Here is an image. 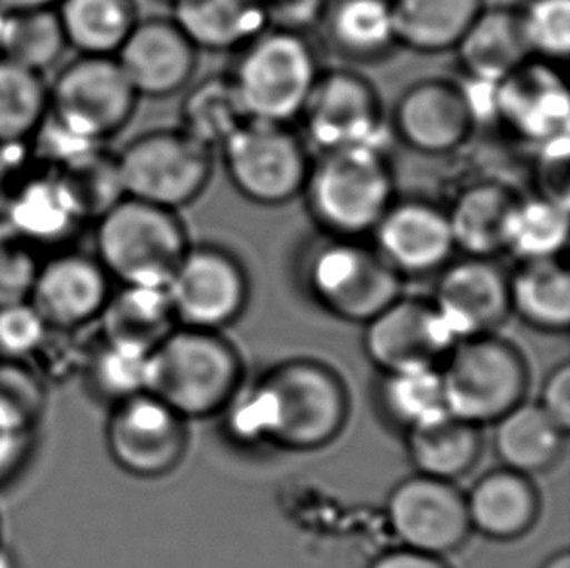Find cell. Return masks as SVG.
<instances>
[{
  "label": "cell",
  "instance_id": "14",
  "mask_svg": "<svg viewBox=\"0 0 570 568\" xmlns=\"http://www.w3.org/2000/svg\"><path fill=\"white\" fill-rule=\"evenodd\" d=\"M387 523L400 547L446 557L471 533L465 494L455 483L415 476L393 487L385 502Z\"/></svg>",
  "mask_w": 570,
  "mask_h": 568
},
{
  "label": "cell",
  "instance_id": "6",
  "mask_svg": "<svg viewBox=\"0 0 570 568\" xmlns=\"http://www.w3.org/2000/svg\"><path fill=\"white\" fill-rule=\"evenodd\" d=\"M322 70L306 36L267 28L239 49L230 77L249 119L294 124Z\"/></svg>",
  "mask_w": 570,
  "mask_h": 568
},
{
  "label": "cell",
  "instance_id": "29",
  "mask_svg": "<svg viewBox=\"0 0 570 568\" xmlns=\"http://www.w3.org/2000/svg\"><path fill=\"white\" fill-rule=\"evenodd\" d=\"M170 8L171 20L199 51H239L267 30L262 0H174Z\"/></svg>",
  "mask_w": 570,
  "mask_h": 568
},
{
  "label": "cell",
  "instance_id": "55",
  "mask_svg": "<svg viewBox=\"0 0 570 568\" xmlns=\"http://www.w3.org/2000/svg\"><path fill=\"white\" fill-rule=\"evenodd\" d=\"M163 2H168V4H171V2H174V0H163Z\"/></svg>",
  "mask_w": 570,
  "mask_h": 568
},
{
  "label": "cell",
  "instance_id": "24",
  "mask_svg": "<svg viewBox=\"0 0 570 568\" xmlns=\"http://www.w3.org/2000/svg\"><path fill=\"white\" fill-rule=\"evenodd\" d=\"M465 80L497 86L533 59L520 8L485 7L454 49Z\"/></svg>",
  "mask_w": 570,
  "mask_h": 568
},
{
  "label": "cell",
  "instance_id": "52",
  "mask_svg": "<svg viewBox=\"0 0 570 568\" xmlns=\"http://www.w3.org/2000/svg\"><path fill=\"white\" fill-rule=\"evenodd\" d=\"M541 568H570L569 551H559V554L551 555L548 561L541 565Z\"/></svg>",
  "mask_w": 570,
  "mask_h": 568
},
{
  "label": "cell",
  "instance_id": "9",
  "mask_svg": "<svg viewBox=\"0 0 570 568\" xmlns=\"http://www.w3.org/2000/svg\"><path fill=\"white\" fill-rule=\"evenodd\" d=\"M139 100L116 57L77 55L49 82V117L90 145H106L125 131Z\"/></svg>",
  "mask_w": 570,
  "mask_h": 568
},
{
  "label": "cell",
  "instance_id": "10",
  "mask_svg": "<svg viewBox=\"0 0 570 568\" xmlns=\"http://www.w3.org/2000/svg\"><path fill=\"white\" fill-rule=\"evenodd\" d=\"M226 176L244 199L281 207L301 197L312 168V153L293 124L247 119L220 146Z\"/></svg>",
  "mask_w": 570,
  "mask_h": 568
},
{
  "label": "cell",
  "instance_id": "49",
  "mask_svg": "<svg viewBox=\"0 0 570 568\" xmlns=\"http://www.w3.org/2000/svg\"><path fill=\"white\" fill-rule=\"evenodd\" d=\"M368 568H450L444 557L421 554L407 547H397L379 555Z\"/></svg>",
  "mask_w": 570,
  "mask_h": 568
},
{
  "label": "cell",
  "instance_id": "37",
  "mask_svg": "<svg viewBox=\"0 0 570 568\" xmlns=\"http://www.w3.org/2000/svg\"><path fill=\"white\" fill-rule=\"evenodd\" d=\"M47 114L46 75L0 57V146L30 145Z\"/></svg>",
  "mask_w": 570,
  "mask_h": 568
},
{
  "label": "cell",
  "instance_id": "34",
  "mask_svg": "<svg viewBox=\"0 0 570 568\" xmlns=\"http://www.w3.org/2000/svg\"><path fill=\"white\" fill-rule=\"evenodd\" d=\"M179 116V127L213 150H220L249 119L230 72L208 75L187 86Z\"/></svg>",
  "mask_w": 570,
  "mask_h": 568
},
{
  "label": "cell",
  "instance_id": "45",
  "mask_svg": "<svg viewBox=\"0 0 570 568\" xmlns=\"http://www.w3.org/2000/svg\"><path fill=\"white\" fill-rule=\"evenodd\" d=\"M327 4L330 0H262L267 28L301 36L320 28Z\"/></svg>",
  "mask_w": 570,
  "mask_h": 568
},
{
  "label": "cell",
  "instance_id": "20",
  "mask_svg": "<svg viewBox=\"0 0 570 568\" xmlns=\"http://www.w3.org/2000/svg\"><path fill=\"white\" fill-rule=\"evenodd\" d=\"M454 345L431 300L401 294L364 323V351L382 374L440 366Z\"/></svg>",
  "mask_w": 570,
  "mask_h": 568
},
{
  "label": "cell",
  "instance_id": "4",
  "mask_svg": "<svg viewBox=\"0 0 570 568\" xmlns=\"http://www.w3.org/2000/svg\"><path fill=\"white\" fill-rule=\"evenodd\" d=\"M244 364L220 331L178 325L148 356V393L181 419L218 415L238 393Z\"/></svg>",
  "mask_w": 570,
  "mask_h": 568
},
{
  "label": "cell",
  "instance_id": "51",
  "mask_svg": "<svg viewBox=\"0 0 570 568\" xmlns=\"http://www.w3.org/2000/svg\"><path fill=\"white\" fill-rule=\"evenodd\" d=\"M59 0H0V10H36V8H55Z\"/></svg>",
  "mask_w": 570,
  "mask_h": 568
},
{
  "label": "cell",
  "instance_id": "18",
  "mask_svg": "<svg viewBox=\"0 0 570 568\" xmlns=\"http://www.w3.org/2000/svg\"><path fill=\"white\" fill-rule=\"evenodd\" d=\"M493 121L522 145H549L569 137L570 98L553 62L530 59L494 86Z\"/></svg>",
  "mask_w": 570,
  "mask_h": 568
},
{
  "label": "cell",
  "instance_id": "5",
  "mask_svg": "<svg viewBox=\"0 0 570 568\" xmlns=\"http://www.w3.org/2000/svg\"><path fill=\"white\" fill-rule=\"evenodd\" d=\"M94 255L116 284L166 286L191 246L178 210L124 197L92 224Z\"/></svg>",
  "mask_w": 570,
  "mask_h": 568
},
{
  "label": "cell",
  "instance_id": "30",
  "mask_svg": "<svg viewBox=\"0 0 570 568\" xmlns=\"http://www.w3.org/2000/svg\"><path fill=\"white\" fill-rule=\"evenodd\" d=\"M397 46L423 55L454 51L485 0H390Z\"/></svg>",
  "mask_w": 570,
  "mask_h": 568
},
{
  "label": "cell",
  "instance_id": "21",
  "mask_svg": "<svg viewBox=\"0 0 570 568\" xmlns=\"http://www.w3.org/2000/svg\"><path fill=\"white\" fill-rule=\"evenodd\" d=\"M116 61L139 98H170L191 85L199 49L178 23L164 16L140 18L117 51Z\"/></svg>",
  "mask_w": 570,
  "mask_h": 568
},
{
  "label": "cell",
  "instance_id": "3",
  "mask_svg": "<svg viewBox=\"0 0 570 568\" xmlns=\"http://www.w3.org/2000/svg\"><path fill=\"white\" fill-rule=\"evenodd\" d=\"M302 195L317 232L366 238L397 199L392 161L382 146L320 153Z\"/></svg>",
  "mask_w": 570,
  "mask_h": 568
},
{
  "label": "cell",
  "instance_id": "42",
  "mask_svg": "<svg viewBox=\"0 0 570 568\" xmlns=\"http://www.w3.org/2000/svg\"><path fill=\"white\" fill-rule=\"evenodd\" d=\"M533 59L567 61L570 55V0H530L520 8Z\"/></svg>",
  "mask_w": 570,
  "mask_h": 568
},
{
  "label": "cell",
  "instance_id": "39",
  "mask_svg": "<svg viewBox=\"0 0 570 568\" xmlns=\"http://www.w3.org/2000/svg\"><path fill=\"white\" fill-rule=\"evenodd\" d=\"M148 356L150 353L100 337L86 351L80 369L86 392L108 408L147 392Z\"/></svg>",
  "mask_w": 570,
  "mask_h": 568
},
{
  "label": "cell",
  "instance_id": "48",
  "mask_svg": "<svg viewBox=\"0 0 570 568\" xmlns=\"http://www.w3.org/2000/svg\"><path fill=\"white\" fill-rule=\"evenodd\" d=\"M541 411L569 432L570 427V366L567 362L549 372L541 385L540 400L535 401Z\"/></svg>",
  "mask_w": 570,
  "mask_h": 568
},
{
  "label": "cell",
  "instance_id": "8",
  "mask_svg": "<svg viewBox=\"0 0 570 568\" xmlns=\"http://www.w3.org/2000/svg\"><path fill=\"white\" fill-rule=\"evenodd\" d=\"M450 415L493 424L525 400L528 366L517 346L494 335L458 341L440 364Z\"/></svg>",
  "mask_w": 570,
  "mask_h": 568
},
{
  "label": "cell",
  "instance_id": "47",
  "mask_svg": "<svg viewBox=\"0 0 570 568\" xmlns=\"http://www.w3.org/2000/svg\"><path fill=\"white\" fill-rule=\"evenodd\" d=\"M538 150V195L569 203V137L553 140Z\"/></svg>",
  "mask_w": 570,
  "mask_h": 568
},
{
  "label": "cell",
  "instance_id": "15",
  "mask_svg": "<svg viewBox=\"0 0 570 568\" xmlns=\"http://www.w3.org/2000/svg\"><path fill=\"white\" fill-rule=\"evenodd\" d=\"M387 125L409 150L446 156L470 143L478 116L462 80L423 78L401 92Z\"/></svg>",
  "mask_w": 570,
  "mask_h": 568
},
{
  "label": "cell",
  "instance_id": "19",
  "mask_svg": "<svg viewBox=\"0 0 570 568\" xmlns=\"http://www.w3.org/2000/svg\"><path fill=\"white\" fill-rule=\"evenodd\" d=\"M371 238L401 278L436 277L455 254L446 207L421 197L393 200Z\"/></svg>",
  "mask_w": 570,
  "mask_h": 568
},
{
  "label": "cell",
  "instance_id": "41",
  "mask_svg": "<svg viewBox=\"0 0 570 568\" xmlns=\"http://www.w3.org/2000/svg\"><path fill=\"white\" fill-rule=\"evenodd\" d=\"M46 408V380L28 362L0 361V423L38 430Z\"/></svg>",
  "mask_w": 570,
  "mask_h": 568
},
{
  "label": "cell",
  "instance_id": "36",
  "mask_svg": "<svg viewBox=\"0 0 570 568\" xmlns=\"http://www.w3.org/2000/svg\"><path fill=\"white\" fill-rule=\"evenodd\" d=\"M67 49L55 8L0 10V57L46 75Z\"/></svg>",
  "mask_w": 570,
  "mask_h": 568
},
{
  "label": "cell",
  "instance_id": "38",
  "mask_svg": "<svg viewBox=\"0 0 570 568\" xmlns=\"http://www.w3.org/2000/svg\"><path fill=\"white\" fill-rule=\"evenodd\" d=\"M569 238V203L543 195L520 197L510 223L507 254L518 262L556 259Z\"/></svg>",
  "mask_w": 570,
  "mask_h": 568
},
{
  "label": "cell",
  "instance_id": "17",
  "mask_svg": "<svg viewBox=\"0 0 570 568\" xmlns=\"http://www.w3.org/2000/svg\"><path fill=\"white\" fill-rule=\"evenodd\" d=\"M431 304L450 335H493L510 315L509 273L489 257L452 259L436 275Z\"/></svg>",
  "mask_w": 570,
  "mask_h": 568
},
{
  "label": "cell",
  "instance_id": "26",
  "mask_svg": "<svg viewBox=\"0 0 570 568\" xmlns=\"http://www.w3.org/2000/svg\"><path fill=\"white\" fill-rule=\"evenodd\" d=\"M343 61L372 65L397 49L390 0H330L320 28Z\"/></svg>",
  "mask_w": 570,
  "mask_h": 568
},
{
  "label": "cell",
  "instance_id": "22",
  "mask_svg": "<svg viewBox=\"0 0 570 568\" xmlns=\"http://www.w3.org/2000/svg\"><path fill=\"white\" fill-rule=\"evenodd\" d=\"M2 221L39 255L75 246L86 221L53 169L28 172L8 199Z\"/></svg>",
  "mask_w": 570,
  "mask_h": 568
},
{
  "label": "cell",
  "instance_id": "23",
  "mask_svg": "<svg viewBox=\"0 0 570 568\" xmlns=\"http://www.w3.org/2000/svg\"><path fill=\"white\" fill-rule=\"evenodd\" d=\"M520 197L522 193L501 177H479L463 185L446 207L455 252L489 259L504 254Z\"/></svg>",
  "mask_w": 570,
  "mask_h": 568
},
{
  "label": "cell",
  "instance_id": "2",
  "mask_svg": "<svg viewBox=\"0 0 570 568\" xmlns=\"http://www.w3.org/2000/svg\"><path fill=\"white\" fill-rule=\"evenodd\" d=\"M302 291L324 312L348 323L371 322L403 291V278L364 238L317 232L296 255Z\"/></svg>",
  "mask_w": 570,
  "mask_h": 568
},
{
  "label": "cell",
  "instance_id": "44",
  "mask_svg": "<svg viewBox=\"0 0 570 568\" xmlns=\"http://www.w3.org/2000/svg\"><path fill=\"white\" fill-rule=\"evenodd\" d=\"M39 259L41 257L0 218V306L28 300Z\"/></svg>",
  "mask_w": 570,
  "mask_h": 568
},
{
  "label": "cell",
  "instance_id": "27",
  "mask_svg": "<svg viewBox=\"0 0 570 568\" xmlns=\"http://www.w3.org/2000/svg\"><path fill=\"white\" fill-rule=\"evenodd\" d=\"M98 325L101 339L153 353L178 322L164 286L116 284Z\"/></svg>",
  "mask_w": 570,
  "mask_h": 568
},
{
  "label": "cell",
  "instance_id": "32",
  "mask_svg": "<svg viewBox=\"0 0 570 568\" xmlns=\"http://www.w3.org/2000/svg\"><path fill=\"white\" fill-rule=\"evenodd\" d=\"M55 12L67 47L92 57H116L140 20L137 0H59Z\"/></svg>",
  "mask_w": 570,
  "mask_h": 568
},
{
  "label": "cell",
  "instance_id": "53",
  "mask_svg": "<svg viewBox=\"0 0 570 568\" xmlns=\"http://www.w3.org/2000/svg\"><path fill=\"white\" fill-rule=\"evenodd\" d=\"M0 568H18V557L7 543L0 546Z\"/></svg>",
  "mask_w": 570,
  "mask_h": 568
},
{
  "label": "cell",
  "instance_id": "25",
  "mask_svg": "<svg viewBox=\"0 0 570 568\" xmlns=\"http://www.w3.org/2000/svg\"><path fill=\"white\" fill-rule=\"evenodd\" d=\"M463 494L471 531L493 541L524 538L540 518V492L532 477L507 468L479 477Z\"/></svg>",
  "mask_w": 570,
  "mask_h": 568
},
{
  "label": "cell",
  "instance_id": "7",
  "mask_svg": "<svg viewBox=\"0 0 570 568\" xmlns=\"http://www.w3.org/2000/svg\"><path fill=\"white\" fill-rule=\"evenodd\" d=\"M125 197L181 210L207 192L215 150L181 127L140 133L116 153Z\"/></svg>",
  "mask_w": 570,
  "mask_h": 568
},
{
  "label": "cell",
  "instance_id": "33",
  "mask_svg": "<svg viewBox=\"0 0 570 568\" xmlns=\"http://www.w3.org/2000/svg\"><path fill=\"white\" fill-rule=\"evenodd\" d=\"M409 460L421 476L455 483L475 468L481 456V432L458 417H440L405 434Z\"/></svg>",
  "mask_w": 570,
  "mask_h": 568
},
{
  "label": "cell",
  "instance_id": "13",
  "mask_svg": "<svg viewBox=\"0 0 570 568\" xmlns=\"http://www.w3.org/2000/svg\"><path fill=\"white\" fill-rule=\"evenodd\" d=\"M186 419L153 393H139L109 408L106 445L127 476L160 479L178 468L187 448Z\"/></svg>",
  "mask_w": 570,
  "mask_h": 568
},
{
  "label": "cell",
  "instance_id": "40",
  "mask_svg": "<svg viewBox=\"0 0 570 568\" xmlns=\"http://www.w3.org/2000/svg\"><path fill=\"white\" fill-rule=\"evenodd\" d=\"M86 224H94L125 197L116 154L96 146L53 169Z\"/></svg>",
  "mask_w": 570,
  "mask_h": 568
},
{
  "label": "cell",
  "instance_id": "35",
  "mask_svg": "<svg viewBox=\"0 0 570 568\" xmlns=\"http://www.w3.org/2000/svg\"><path fill=\"white\" fill-rule=\"evenodd\" d=\"M379 405L385 421L403 434L446 415L440 366L384 372L379 384Z\"/></svg>",
  "mask_w": 570,
  "mask_h": 568
},
{
  "label": "cell",
  "instance_id": "11",
  "mask_svg": "<svg viewBox=\"0 0 570 568\" xmlns=\"http://www.w3.org/2000/svg\"><path fill=\"white\" fill-rule=\"evenodd\" d=\"M302 137L317 153L382 146L390 129L379 88L353 69H325L302 109Z\"/></svg>",
  "mask_w": 570,
  "mask_h": 568
},
{
  "label": "cell",
  "instance_id": "50",
  "mask_svg": "<svg viewBox=\"0 0 570 568\" xmlns=\"http://www.w3.org/2000/svg\"><path fill=\"white\" fill-rule=\"evenodd\" d=\"M22 148L23 146H0V218L4 215L8 199L26 176L23 158L18 160V150Z\"/></svg>",
  "mask_w": 570,
  "mask_h": 568
},
{
  "label": "cell",
  "instance_id": "43",
  "mask_svg": "<svg viewBox=\"0 0 570 568\" xmlns=\"http://www.w3.org/2000/svg\"><path fill=\"white\" fill-rule=\"evenodd\" d=\"M51 331L30 300L0 306V361L31 364Z\"/></svg>",
  "mask_w": 570,
  "mask_h": 568
},
{
  "label": "cell",
  "instance_id": "46",
  "mask_svg": "<svg viewBox=\"0 0 570 568\" xmlns=\"http://www.w3.org/2000/svg\"><path fill=\"white\" fill-rule=\"evenodd\" d=\"M38 445V430L0 423V489L22 477Z\"/></svg>",
  "mask_w": 570,
  "mask_h": 568
},
{
  "label": "cell",
  "instance_id": "54",
  "mask_svg": "<svg viewBox=\"0 0 570 568\" xmlns=\"http://www.w3.org/2000/svg\"><path fill=\"white\" fill-rule=\"evenodd\" d=\"M4 543V538H2V520H0V546Z\"/></svg>",
  "mask_w": 570,
  "mask_h": 568
},
{
  "label": "cell",
  "instance_id": "31",
  "mask_svg": "<svg viewBox=\"0 0 570 568\" xmlns=\"http://www.w3.org/2000/svg\"><path fill=\"white\" fill-rule=\"evenodd\" d=\"M510 314L546 333H564L570 325V275L556 259L522 262L509 275Z\"/></svg>",
  "mask_w": 570,
  "mask_h": 568
},
{
  "label": "cell",
  "instance_id": "28",
  "mask_svg": "<svg viewBox=\"0 0 570 568\" xmlns=\"http://www.w3.org/2000/svg\"><path fill=\"white\" fill-rule=\"evenodd\" d=\"M493 427V448L501 468L525 477L541 476L563 456L567 430L551 421L538 403H518Z\"/></svg>",
  "mask_w": 570,
  "mask_h": 568
},
{
  "label": "cell",
  "instance_id": "16",
  "mask_svg": "<svg viewBox=\"0 0 570 568\" xmlns=\"http://www.w3.org/2000/svg\"><path fill=\"white\" fill-rule=\"evenodd\" d=\"M116 283L100 259L78 247L43 255L28 300L55 331H78L98 323Z\"/></svg>",
  "mask_w": 570,
  "mask_h": 568
},
{
  "label": "cell",
  "instance_id": "1",
  "mask_svg": "<svg viewBox=\"0 0 570 568\" xmlns=\"http://www.w3.org/2000/svg\"><path fill=\"white\" fill-rule=\"evenodd\" d=\"M223 413L232 440L239 444L316 452L345 429L348 393L322 362L293 359L242 385Z\"/></svg>",
  "mask_w": 570,
  "mask_h": 568
},
{
  "label": "cell",
  "instance_id": "12",
  "mask_svg": "<svg viewBox=\"0 0 570 568\" xmlns=\"http://www.w3.org/2000/svg\"><path fill=\"white\" fill-rule=\"evenodd\" d=\"M164 288L178 325L193 330H223L244 314L249 298L246 267L215 244H191Z\"/></svg>",
  "mask_w": 570,
  "mask_h": 568
}]
</instances>
